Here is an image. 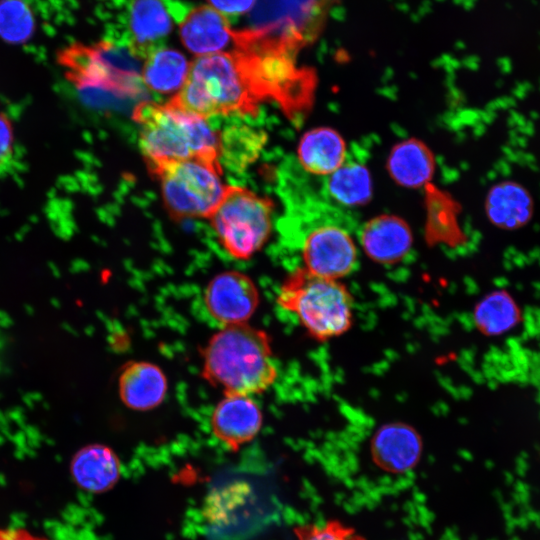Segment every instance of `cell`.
Instances as JSON below:
<instances>
[{"mask_svg":"<svg viewBox=\"0 0 540 540\" xmlns=\"http://www.w3.org/2000/svg\"><path fill=\"white\" fill-rule=\"evenodd\" d=\"M422 449L419 433L403 422L382 425L376 430L370 444L374 463L382 470L394 474L413 469L421 458Z\"/></svg>","mask_w":540,"mask_h":540,"instance_id":"obj_12","label":"cell"},{"mask_svg":"<svg viewBox=\"0 0 540 540\" xmlns=\"http://www.w3.org/2000/svg\"><path fill=\"white\" fill-rule=\"evenodd\" d=\"M118 391L122 403L129 409L149 411L164 401L168 381L158 365L147 361H131L121 370Z\"/></svg>","mask_w":540,"mask_h":540,"instance_id":"obj_14","label":"cell"},{"mask_svg":"<svg viewBox=\"0 0 540 540\" xmlns=\"http://www.w3.org/2000/svg\"><path fill=\"white\" fill-rule=\"evenodd\" d=\"M256 0H208L211 7L220 13L238 15L249 13Z\"/></svg>","mask_w":540,"mask_h":540,"instance_id":"obj_27","label":"cell"},{"mask_svg":"<svg viewBox=\"0 0 540 540\" xmlns=\"http://www.w3.org/2000/svg\"><path fill=\"white\" fill-rule=\"evenodd\" d=\"M0 540H51L20 526H0Z\"/></svg>","mask_w":540,"mask_h":540,"instance_id":"obj_28","label":"cell"},{"mask_svg":"<svg viewBox=\"0 0 540 540\" xmlns=\"http://www.w3.org/2000/svg\"><path fill=\"white\" fill-rule=\"evenodd\" d=\"M519 317V311L506 292H493L482 299L474 310V321L478 329L488 335H495L512 327Z\"/></svg>","mask_w":540,"mask_h":540,"instance_id":"obj_23","label":"cell"},{"mask_svg":"<svg viewBox=\"0 0 540 540\" xmlns=\"http://www.w3.org/2000/svg\"><path fill=\"white\" fill-rule=\"evenodd\" d=\"M202 118L239 113L256 116V98L236 50L197 57L182 88L169 101Z\"/></svg>","mask_w":540,"mask_h":540,"instance_id":"obj_2","label":"cell"},{"mask_svg":"<svg viewBox=\"0 0 540 540\" xmlns=\"http://www.w3.org/2000/svg\"><path fill=\"white\" fill-rule=\"evenodd\" d=\"M224 396L212 411L211 431L229 450L237 452L258 435L263 424V414L250 396Z\"/></svg>","mask_w":540,"mask_h":540,"instance_id":"obj_11","label":"cell"},{"mask_svg":"<svg viewBox=\"0 0 540 540\" xmlns=\"http://www.w3.org/2000/svg\"><path fill=\"white\" fill-rule=\"evenodd\" d=\"M273 202L243 188L227 186L208 217L219 243L235 259L247 260L268 241Z\"/></svg>","mask_w":540,"mask_h":540,"instance_id":"obj_8","label":"cell"},{"mask_svg":"<svg viewBox=\"0 0 540 540\" xmlns=\"http://www.w3.org/2000/svg\"><path fill=\"white\" fill-rule=\"evenodd\" d=\"M327 0H256L247 25L233 29L234 46L295 55L319 36Z\"/></svg>","mask_w":540,"mask_h":540,"instance_id":"obj_5","label":"cell"},{"mask_svg":"<svg viewBox=\"0 0 540 540\" xmlns=\"http://www.w3.org/2000/svg\"><path fill=\"white\" fill-rule=\"evenodd\" d=\"M139 126V144L147 165L164 161L202 159L219 163L220 134L205 118L170 102H140L133 110Z\"/></svg>","mask_w":540,"mask_h":540,"instance_id":"obj_3","label":"cell"},{"mask_svg":"<svg viewBox=\"0 0 540 540\" xmlns=\"http://www.w3.org/2000/svg\"><path fill=\"white\" fill-rule=\"evenodd\" d=\"M15 130L9 115L0 108V169L6 166L14 156Z\"/></svg>","mask_w":540,"mask_h":540,"instance_id":"obj_26","label":"cell"},{"mask_svg":"<svg viewBox=\"0 0 540 540\" xmlns=\"http://www.w3.org/2000/svg\"><path fill=\"white\" fill-rule=\"evenodd\" d=\"M35 29V16L26 0H0V38L4 42L25 44Z\"/></svg>","mask_w":540,"mask_h":540,"instance_id":"obj_24","label":"cell"},{"mask_svg":"<svg viewBox=\"0 0 540 540\" xmlns=\"http://www.w3.org/2000/svg\"><path fill=\"white\" fill-rule=\"evenodd\" d=\"M171 28V19L162 0L133 1L129 16L130 46L141 58L153 52L152 45L165 37Z\"/></svg>","mask_w":540,"mask_h":540,"instance_id":"obj_20","label":"cell"},{"mask_svg":"<svg viewBox=\"0 0 540 540\" xmlns=\"http://www.w3.org/2000/svg\"><path fill=\"white\" fill-rule=\"evenodd\" d=\"M260 302L255 282L239 271L215 275L204 291V304L210 316L224 326L247 323Z\"/></svg>","mask_w":540,"mask_h":540,"instance_id":"obj_9","label":"cell"},{"mask_svg":"<svg viewBox=\"0 0 540 540\" xmlns=\"http://www.w3.org/2000/svg\"><path fill=\"white\" fill-rule=\"evenodd\" d=\"M484 210L493 226L514 231L525 227L532 220L535 202L529 189L522 183L505 179L489 188Z\"/></svg>","mask_w":540,"mask_h":540,"instance_id":"obj_13","label":"cell"},{"mask_svg":"<svg viewBox=\"0 0 540 540\" xmlns=\"http://www.w3.org/2000/svg\"><path fill=\"white\" fill-rule=\"evenodd\" d=\"M279 306L295 314L314 339L329 340L348 331L353 298L339 280L316 276L305 268L290 273L279 288Z\"/></svg>","mask_w":540,"mask_h":540,"instance_id":"obj_6","label":"cell"},{"mask_svg":"<svg viewBox=\"0 0 540 540\" xmlns=\"http://www.w3.org/2000/svg\"><path fill=\"white\" fill-rule=\"evenodd\" d=\"M434 166L432 152L417 139H407L396 144L386 164L391 178L406 188L424 186L432 178Z\"/></svg>","mask_w":540,"mask_h":540,"instance_id":"obj_19","label":"cell"},{"mask_svg":"<svg viewBox=\"0 0 540 540\" xmlns=\"http://www.w3.org/2000/svg\"><path fill=\"white\" fill-rule=\"evenodd\" d=\"M180 37L190 52L211 55L224 52L233 44V29L222 13L204 5L186 15L180 24Z\"/></svg>","mask_w":540,"mask_h":540,"instance_id":"obj_16","label":"cell"},{"mask_svg":"<svg viewBox=\"0 0 540 540\" xmlns=\"http://www.w3.org/2000/svg\"><path fill=\"white\" fill-rule=\"evenodd\" d=\"M147 167L159 180L163 202L174 219L208 218L227 188L221 179L220 163L186 159L153 163Z\"/></svg>","mask_w":540,"mask_h":540,"instance_id":"obj_7","label":"cell"},{"mask_svg":"<svg viewBox=\"0 0 540 540\" xmlns=\"http://www.w3.org/2000/svg\"><path fill=\"white\" fill-rule=\"evenodd\" d=\"M298 540H364L351 528L337 521H330L323 525L308 524L295 528Z\"/></svg>","mask_w":540,"mask_h":540,"instance_id":"obj_25","label":"cell"},{"mask_svg":"<svg viewBox=\"0 0 540 540\" xmlns=\"http://www.w3.org/2000/svg\"><path fill=\"white\" fill-rule=\"evenodd\" d=\"M305 269L310 273L339 280L356 266L357 250L350 235L335 225H323L312 230L302 248Z\"/></svg>","mask_w":540,"mask_h":540,"instance_id":"obj_10","label":"cell"},{"mask_svg":"<svg viewBox=\"0 0 540 540\" xmlns=\"http://www.w3.org/2000/svg\"><path fill=\"white\" fill-rule=\"evenodd\" d=\"M141 59L130 45L107 40L75 42L56 53L65 79L76 90L117 100L133 99L142 93Z\"/></svg>","mask_w":540,"mask_h":540,"instance_id":"obj_4","label":"cell"},{"mask_svg":"<svg viewBox=\"0 0 540 540\" xmlns=\"http://www.w3.org/2000/svg\"><path fill=\"white\" fill-rule=\"evenodd\" d=\"M190 63L179 51L163 48L151 52L142 68V82L158 93L178 92L187 78Z\"/></svg>","mask_w":540,"mask_h":540,"instance_id":"obj_21","label":"cell"},{"mask_svg":"<svg viewBox=\"0 0 540 540\" xmlns=\"http://www.w3.org/2000/svg\"><path fill=\"white\" fill-rule=\"evenodd\" d=\"M346 146L341 135L329 127L307 131L301 138L297 155L302 167L316 175H330L344 164Z\"/></svg>","mask_w":540,"mask_h":540,"instance_id":"obj_18","label":"cell"},{"mask_svg":"<svg viewBox=\"0 0 540 540\" xmlns=\"http://www.w3.org/2000/svg\"><path fill=\"white\" fill-rule=\"evenodd\" d=\"M70 473L74 483L89 493L111 490L121 477V462L117 454L104 444H88L72 457Z\"/></svg>","mask_w":540,"mask_h":540,"instance_id":"obj_17","label":"cell"},{"mask_svg":"<svg viewBox=\"0 0 540 540\" xmlns=\"http://www.w3.org/2000/svg\"><path fill=\"white\" fill-rule=\"evenodd\" d=\"M327 189L339 204L360 206L372 197V178L364 165L346 163L329 175Z\"/></svg>","mask_w":540,"mask_h":540,"instance_id":"obj_22","label":"cell"},{"mask_svg":"<svg viewBox=\"0 0 540 540\" xmlns=\"http://www.w3.org/2000/svg\"><path fill=\"white\" fill-rule=\"evenodd\" d=\"M201 376L224 395H255L278 378L271 338L247 323L224 326L201 350Z\"/></svg>","mask_w":540,"mask_h":540,"instance_id":"obj_1","label":"cell"},{"mask_svg":"<svg viewBox=\"0 0 540 540\" xmlns=\"http://www.w3.org/2000/svg\"><path fill=\"white\" fill-rule=\"evenodd\" d=\"M334 1H336V0H327V2H328L329 4H331V3L334 2Z\"/></svg>","mask_w":540,"mask_h":540,"instance_id":"obj_29","label":"cell"},{"mask_svg":"<svg viewBox=\"0 0 540 540\" xmlns=\"http://www.w3.org/2000/svg\"><path fill=\"white\" fill-rule=\"evenodd\" d=\"M360 242L371 260L381 264H393L410 251L413 235L403 219L394 215H380L363 226Z\"/></svg>","mask_w":540,"mask_h":540,"instance_id":"obj_15","label":"cell"}]
</instances>
